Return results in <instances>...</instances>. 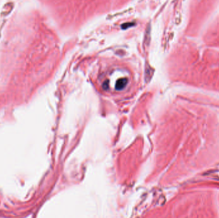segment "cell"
Instances as JSON below:
<instances>
[{"label":"cell","mask_w":219,"mask_h":218,"mask_svg":"<svg viewBox=\"0 0 219 218\" xmlns=\"http://www.w3.org/2000/svg\"><path fill=\"white\" fill-rule=\"evenodd\" d=\"M103 87H104V89H107L108 88V81L104 82V83L103 84Z\"/></svg>","instance_id":"cell-3"},{"label":"cell","mask_w":219,"mask_h":218,"mask_svg":"<svg viewBox=\"0 0 219 218\" xmlns=\"http://www.w3.org/2000/svg\"><path fill=\"white\" fill-rule=\"evenodd\" d=\"M127 83H128V80L126 78H121V79L119 80L115 84V88L117 90H121L124 88V87L126 86Z\"/></svg>","instance_id":"cell-1"},{"label":"cell","mask_w":219,"mask_h":218,"mask_svg":"<svg viewBox=\"0 0 219 218\" xmlns=\"http://www.w3.org/2000/svg\"><path fill=\"white\" fill-rule=\"evenodd\" d=\"M132 24H133V23H126V24H123L122 25V28H123V29H126V28H127L128 27H131V25H132Z\"/></svg>","instance_id":"cell-2"}]
</instances>
